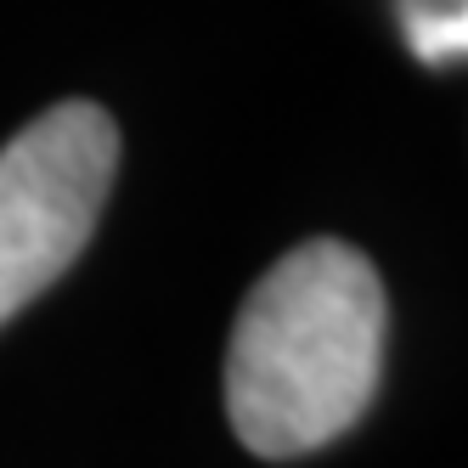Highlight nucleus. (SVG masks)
<instances>
[{
	"label": "nucleus",
	"mask_w": 468,
	"mask_h": 468,
	"mask_svg": "<svg viewBox=\"0 0 468 468\" xmlns=\"http://www.w3.org/2000/svg\"><path fill=\"white\" fill-rule=\"evenodd\" d=\"M395 23L412 57L429 69L463 62L468 51V0H395Z\"/></svg>",
	"instance_id": "nucleus-3"
},
{
	"label": "nucleus",
	"mask_w": 468,
	"mask_h": 468,
	"mask_svg": "<svg viewBox=\"0 0 468 468\" xmlns=\"http://www.w3.org/2000/svg\"><path fill=\"white\" fill-rule=\"evenodd\" d=\"M389 299L373 260L311 238L265 271L226 345V412L254 457L322 452L373 407Z\"/></svg>",
	"instance_id": "nucleus-1"
},
{
	"label": "nucleus",
	"mask_w": 468,
	"mask_h": 468,
	"mask_svg": "<svg viewBox=\"0 0 468 468\" xmlns=\"http://www.w3.org/2000/svg\"><path fill=\"white\" fill-rule=\"evenodd\" d=\"M119 170L108 108L57 102L0 147V327L85 254Z\"/></svg>",
	"instance_id": "nucleus-2"
}]
</instances>
